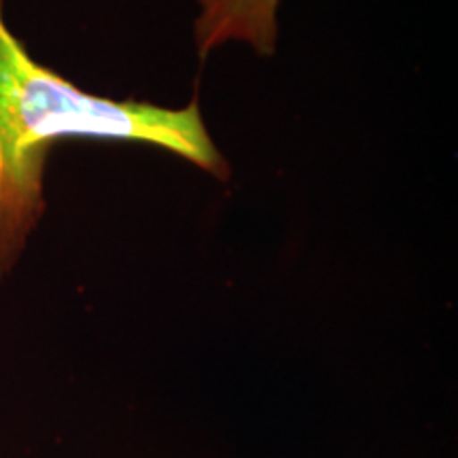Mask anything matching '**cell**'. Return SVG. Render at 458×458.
Instances as JSON below:
<instances>
[{
	"mask_svg": "<svg viewBox=\"0 0 458 458\" xmlns=\"http://www.w3.org/2000/svg\"><path fill=\"white\" fill-rule=\"evenodd\" d=\"M283 0H196L193 41L199 57H208L229 43L246 45L270 57L278 47V11Z\"/></svg>",
	"mask_w": 458,
	"mask_h": 458,
	"instance_id": "obj_2",
	"label": "cell"
},
{
	"mask_svg": "<svg viewBox=\"0 0 458 458\" xmlns=\"http://www.w3.org/2000/svg\"><path fill=\"white\" fill-rule=\"evenodd\" d=\"M136 142L187 159L216 181L232 179L198 98L182 108L113 100L43 66L9 30L0 0V280L45 215V168L60 140Z\"/></svg>",
	"mask_w": 458,
	"mask_h": 458,
	"instance_id": "obj_1",
	"label": "cell"
}]
</instances>
